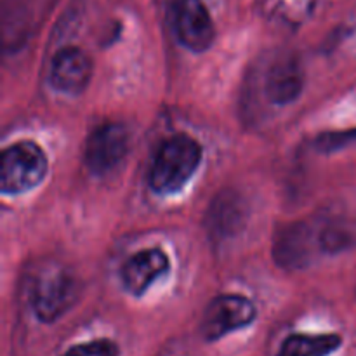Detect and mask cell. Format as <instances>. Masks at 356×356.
I'll use <instances>...</instances> for the list:
<instances>
[{"label":"cell","mask_w":356,"mask_h":356,"mask_svg":"<svg viewBox=\"0 0 356 356\" xmlns=\"http://www.w3.org/2000/svg\"><path fill=\"white\" fill-rule=\"evenodd\" d=\"M204 156L200 143L188 134H177L167 139L156 152L149 169L148 183L155 193L174 195L183 190Z\"/></svg>","instance_id":"6da1fadb"},{"label":"cell","mask_w":356,"mask_h":356,"mask_svg":"<svg viewBox=\"0 0 356 356\" xmlns=\"http://www.w3.org/2000/svg\"><path fill=\"white\" fill-rule=\"evenodd\" d=\"M49 160L44 149L33 141H17L7 146L0 160V191L23 195L45 179Z\"/></svg>","instance_id":"7a4b0ae2"},{"label":"cell","mask_w":356,"mask_h":356,"mask_svg":"<svg viewBox=\"0 0 356 356\" xmlns=\"http://www.w3.org/2000/svg\"><path fill=\"white\" fill-rule=\"evenodd\" d=\"M79 292V284L70 271L59 266L42 271L31 292L35 316L44 323L56 322L75 305Z\"/></svg>","instance_id":"3957f363"},{"label":"cell","mask_w":356,"mask_h":356,"mask_svg":"<svg viewBox=\"0 0 356 356\" xmlns=\"http://www.w3.org/2000/svg\"><path fill=\"white\" fill-rule=\"evenodd\" d=\"M275 259L287 270H299L315 261L323 249V222H294L282 229L275 240Z\"/></svg>","instance_id":"277c9868"},{"label":"cell","mask_w":356,"mask_h":356,"mask_svg":"<svg viewBox=\"0 0 356 356\" xmlns=\"http://www.w3.org/2000/svg\"><path fill=\"white\" fill-rule=\"evenodd\" d=\"M257 309L250 299L238 294H222L207 305L202 318V336L205 341L221 337L250 325L256 320Z\"/></svg>","instance_id":"5b68a950"},{"label":"cell","mask_w":356,"mask_h":356,"mask_svg":"<svg viewBox=\"0 0 356 356\" xmlns=\"http://www.w3.org/2000/svg\"><path fill=\"white\" fill-rule=\"evenodd\" d=\"M131 148V134L122 124H104L89 136L83 148V162L94 176L117 169Z\"/></svg>","instance_id":"8992f818"},{"label":"cell","mask_w":356,"mask_h":356,"mask_svg":"<svg viewBox=\"0 0 356 356\" xmlns=\"http://www.w3.org/2000/svg\"><path fill=\"white\" fill-rule=\"evenodd\" d=\"M174 30L181 44L191 52H205L216 38L214 21L204 0H177Z\"/></svg>","instance_id":"52a82bcc"},{"label":"cell","mask_w":356,"mask_h":356,"mask_svg":"<svg viewBox=\"0 0 356 356\" xmlns=\"http://www.w3.org/2000/svg\"><path fill=\"white\" fill-rule=\"evenodd\" d=\"M92 59L79 47H63L51 63L49 82L58 92L80 96L92 79Z\"/></svg>","instance_id":"ba28073f"},{"label":"cell","mask_w":356,"mask_h":356,"mask_svg":"<svg viewBox=\"0 0 356 356\" xmlns=\"http://www.w3.org/2000/svg\"><path fill=\"white\" fill-rule=\"evenodd\" d=\"M54 0H3V42L10 47L24 44L38 28Z\"/></svg>","instance_id":"9c48e42d"},{"label":"cell","mask_w":356,"mask_h":356,"mask_svg":"<svg viewBox=\"0 0 356 356\" xmlns=\"http://www.w3.org/2000/svg\"><path fill=\"white\" fill-rule=\"evenodd\" d=\"M169 257L160 249H146L129 257L122 266V284L129 294H145L162 275L169 271Z\"/></svg>","instance_id":"30bf717a"},{"label":"cell","mask_w":356,"mask_h":356,"mask_svg":"<svg viewBox=\"0 0 356 356\" xmlns=\"http://www.w3.org/2000/svg\"><path fill=\"white\" fill-rule=\"evenodd\" d=\"M305 89V72L294 56H284L270 66L264 83L266 97L273 104H291Z\"/></svg>","instance_id":"8fae6325"},{"label":"cell","mask_w":356,"mask_h":356,"mask_svg":"<svg viewBox=\"0 0 356 356\" xmlns=\"http://www.w3.org/2000/svg\"><path fill=\"white\" fill-rule=\"evenodd\" d=\"M245 222V204L235 191H221L207 212V229L219 242L232 238Z\"/></svg>","instance_id":"7c38bea8"},{"label":"cell","mask_w":356,"mask_h":356,"mask_svg":"<svg viewBox=\"0 0 356 356\" xmlns=\"http://www.w3.org/2000/svg\"><path fill=\"white\" fill-rule=\"evenodd\" d=\"M341 344L339 334H292L282 343L278 356H330Z\"/></svg>","instance_id":"4fadbf2b"},{"label":"cell","mask_w":356,"mask_h":356,"mask_svg":"<svg viewBox=\"0 0 356 356\" xmlns=\"http://www.w3.org/2000/svg\"><path fill=\"white\" fill-rule=\"evenodd\" d=\"M63 356H120V348L110 339H96L75 344Z\"/></svg>","instance_id":"5bb4252c"},{"label":"cell","mask_w":356,"mask_h":356,"mask_svg":"<svg viewBox=\"0 0 356 356\" xmlns=\"http://www.w3.org/2000/svg\"><path fill=\"white\" fill-rule=\"evenodd\" d=\"M356 143V129L350 131H332L323 132L315 139V148L322 153L336 152V149L346 148Z\"/></svg>","instance_id":"9a60e30c"}]
</instances>
